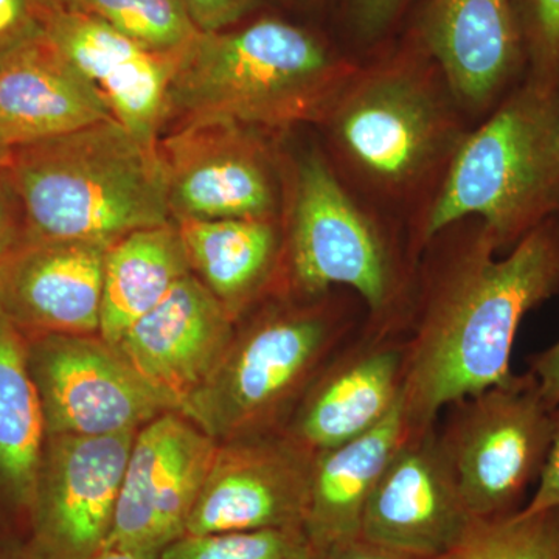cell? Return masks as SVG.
<instances>
[{
  "instance_id": "9c48e42d",
  "label": "cell",
  "mask_w": 559,
  "mask_h": 559,
  "mask_svg": "<svg viewBox=\"0 0 559 559\" xmlns=\"http://www.w3.org/2000/svg\"><path fill=\"white\" fill-rule=\"evenodd\" d=\"M173 221L280 219L285 179L264 131L230 121L173 128L157 145Z\"/></svg>"
},
{
  "instance_id": "5bb4252c",
  "label": "cell",
  "mask_w": 559,
  "mask_h": 559,
  "mask_svg": "<svg viewBox=\"0 0 559 559\" xmlns=\"http://www.w3.org/2000/svg\"><path fill=\"white\" fill-rule=\"evenodd\" d=\"M477 522L437 429L406 430L367 500L359 536L404 554L444 558L465 543Z\"/></svg>"
},
{
  "instance_id": "603a6c76",
  "label": "cell",
  "mask_w": 559,
  "mask_h": 559,
  "mask_svg": "<svg viewBox=\"0 0 559 559\" xmlns=\"http://www.w3.org/2000/svg\"><path fill=\"white\" fill-rule=\"evenodd\" d=\"M404 436L400 401L377 428L314 454L304 527L312 550L359 536L367 500Z\"/></svg>"
},
{
  "instance_id": "7a4b0ae2",
  "label": "cell",
  "mask_w": 559,
  "mask_h": 559,
  "mask_svg": "<svg viewBox=\"0 0 559 559\" xmlns=\"http://www.w3.org/2000/svg\"><path fill=\"white\" fill-rule=\"evenodd\" d=\"M463 114L439 66L409 31L359 64L323 124L347 180L388 204L428 198L429 205L468 134Z\"/></svg>"
},
{
  "instance_id": "e575fe53",
  "label": "cell",
  "mask_w": 559,
  "mask_h": 559,
  "mask_svg": "<svg viewBox=\"0 0 559 559\" xmlns=\"http://www.w3.org/2000/svg\"><path fill=\"white\" fill-rule=\"evenodd\" d=\"M530 373L550 409L559 406V341L530 359Z\"/></svg>"
},
{
  "instance_id": "8fae6325",
  "label": "cell",
  "mask_w": 559,
  "mask_h": 559,
  "mask_svg": "<svg viewBox=\"0 0 559 559\" xmlns=\"http://www.w3.org/2000/svg\"><path fill=\"white\" fill-rule=\"evenodd\" d=\"M135 433L47 436L22 540L28 559H91L105 549Z\"/></svg>"
},
{
  "instance_id": "ac0fdd59",
  "label": "cell",
  "mask_w": 559,
  "mask_h": 559,
  "mask_svg": "<svg viewBox=\"0 0 559 559\" xmlns=\"http://www.w3.org/2000/svg\"><path fill=\"white\" fill-rule=\"evenodd\" d=\"M109 242L22 238L0 263V308L25 334H98Z\"/></svg>"
},
{
  "instance_id": "4316f807",
  "label": "cell",
  "mask_w": 559,
  "mask_h": 559,
  "mask_svg": "<svg viewBox=\"0 0 559 559\" xmlns=\"http://www.w3.org/2000/svg\"><path fill=\"white\" fill-rule=\"evenodd\" d=\"M160 559H312L304 528L186 535L160 551Z\"/></svg>"
},
{
  "instance_id": "836d02e7",
  "label": "cell",
  "mask_w": 559,
  "mask_h": 559,
  "mask_svg": "<svg viewBox=\"0 0 559 559\" xmlns=\"http://www.w3.org/2000/svg\"><path fill=\"white\" fill-rule=\"evenodd\" d=\"M312 559H448V557H417V555L404 554V551L371 543L362 536H356V538L330 544L323 549L312 550Z\"/></svg>"
},
{
  "instance_id": "d4e9b609",
  "label": "cell",
  "mask_w": 559,
  "mask_h": 559,
  "mask_svg": "<svg viewBox=\"0 0 559 559\" xmlns=\"http://www.w3.org/2000/svg\"><path fill=\"white\" fill-rule=\"evenodd\" d=\"M61 7L97 17L162 53H179L200 33L179 0H61Z\"/></svg>"
},
{
  "instance_id": "4fadbf2b",
  "label": "cell",
  "mask_w": 559,
  "mask_h": 559,
  "mask_svg": "<svg viewBox=\"0 0 559 559\" xmlns=\"http://www.w3.org/2000/svg\"><path fill=\"white\" fill-rule=\"evenodd\" d=\"M312 457L285 432L219 443L186 535L304 528Z\"/></svg>"
},
{
  "instance_id": "d6a6232c",
  "label": "cell",
  "mask_w": 559,
  "mask_h": 559,
  "mask_svg": "<svg viewBox=\"0 0 559 559\" xmlns=\"http://www.w3.org/2000/svg\"><path fill=\"white\" fill-rule=\"evenodd\" d=\"M24 216L9 175L0 167V263L24 238Z\"/></svg>"
},
{
  "instance_id": "9a60e30c",
  "label": "cell",
  "mask_w": 559,
  "mask_h": 559,
  "mask_svg": "<svg viewBox=\"0 0 559 559\" xmlns=\"http://www.w3.org/2000/svg\"><path fill=\"white\" fill-rule=\"evenodd\" d=\"M46 35L98 92L114 120L157 156L180 51L151 50L97 17L62 7L51 11Z\"/></svg>"
},
{
  "instance_id": "83f0119b",
  "label": "cell",
  "mask_w": 559,
  "mask_h": 559,
  "mask_svg": "<svg viewBox=\"0 0 559 559\" xmlns=\"http://www.w3.org/2000/svg\"><path fill=\"white\" fill-rule=\"evenodd\" d=\"M525 76L559 83V0H511Z\"/></svg>"
},
{
  "instance_id": "4dcf8cb0",
  "label": "cell",
  "mask_w": 559,
  "mask_h": 559,
  "mask_svg": "<svg viewBox=\"0 0 559 559\" xmlns=\"http://www.w3.org/2000/svg\"><path fill=\"white\" fill-rule=\"evenodd\" d=\"M194 27L202 33L227 31L240 24L260 0H179Z\"/></svg>"
},
{
  "instance_id": "8992f818",
  "label": "cell",
  "mask_w": 559,
  "mask_h": 559,
  "mask_svg": "<svg viewBox=\"0 0 559 559\" xmlns=\"http://www.w3.org/2000/svg\"><path fill=\"white\" fill-rule=\"evenodd\" d=\"M24 238L116 242L171 223L159 157L116 120L11 148Z\"/></svg>"
},
{
  "instance_id": "6da1fadb",
  "label": "cell",
  "mask_w": 559,
  "mask_h": 559,
  "mask_svg": "<svg viewBox=\"0 0 559 559\" xmlns=\"http://www.w3.org/2000/svg\"><path fill=\"white\" fill-rule=\"evenodd\" d=\"M499 255L476 219L454 224L423 249L404 331L407 432L436 428L441 411L513 380L522 320L559 294V218Z\"/></svg>"
},
{
  "instance_id": "ffe728a7",
  "label": "cell",
  "mask_w": 559,
  "mask_h": 559,
  "mask_svg": "<svg viewBox=\"0 0 559 559\" xmlns=\"http://www.w3.org/2000/svg\"><path fill=\"white\" fill-rule=\"evenodd\" d=\"M112 119L98 92L47 35L0 61V135L10 150Z\"/></svg>"
},
{
  "instance_id": "74e56055",
  "label": "cell",
  "mask_w": 559,
  "mask_h": 559,
  "mask_svg": "<svg viewBox=\"0 0 559 559\" xmlns=\"http://www.w3.org/2000/svg\"><path fill=\"white\" fill-rule=\"evenodd\" d=\"M10 148L9 145H7L5 142H3L2 135H0V167H3L5 165L7 159H9L10 156Z\"/></svg>"
},
{
  "instance_id": "cb8c5ba5",
  "label": "cell",
  "mask_w": 559,
  "mask_h": 559,
  "mask_svg": "<svg viewBox=\"0 0 559 559\" xmlns=\"http://www.w3.org/2000/svg\"><path fill=\"white\" fill-rule=\"evenodd\" d=\"M191 274L175 221L124 235L106 253L98 336L116 347L180 278Z\"/></svg>"
},
{
  "instance_id": "e0dca14e",
  "label": "cell",
  "mask_w": 559,
  "mask_h": 559,
  "mask_svg": "<svg viewBox=\"0 0 559 559\" xmlns=\"http://www.w3.org/2000/svg\"><path fill=\"white\" fill-rule=\"evenodd\" d=\"M404 334L364 329L316 378L283 432L311 454L358 439L399 406Z\"/></svg>"
},
{
  "instance_id": "8d00e7d4",
  "label": "cell",
  "mask_w": 559,
  "mask_h": 559,
  "mask_svg": "<svg viewBox=\"0 0 559 559\" xmlns=\"http://www.w3.org/2000/svg\"><path fill=\"white\" fill-rule=\"evenodd\" d=\"M0 559H28L22 540L0 538Z\"/></svg>"
},
{
  "instance_id": "3957f363",
  "label": "cell",
  "mask_w": 559,
  "mask_h": 559,
  "mask_svg": "<svg viewBox=\"0 0 559 559\" xmlns=\"http://www.w3.org/2000/svg\"><path fill=\"white\" fill-rule=\"evenodd\" d=\"M358 68L318 32L280 17L200 32L178 55L167 124L272 132L323 123Z\"/></svg>"
},
{
  "instance_id": "2e32d148",
  "label": "cell",
  "mask_w": 559,
  "mask_h": 559,
  "mask_svg": "<svg viewBox=\"0 0 559 559\" xmlns=\"http://www.w3.org/2000/svg\"><path fill=\"white\" fill-rule=\"evenodd\" d=\"M411 32L463 112H491L525 76L511 0H426Z\"/></svg>"
},
{
  "instance_id": "44dd1931",
  "label": "cell",
  "mask_w": 559,
  "mask_h": 559,
  "mask_svg": "<svg viewBox=\"0 0 559 559\" xmlns=\"http://www.w3.org/2000/svg\"><path fill=\"white\" fill-rule=\"evenodd\" d=\"M46 439L24 333L0 308V538H25Z\"/></svg>"
},
{
  "instance_id": "277c9868",
  "label": "cell",
  "mask_w": 559,
  "mask_h": 559,
  "mask_svg": "<svg viewBox=\"0 0 559 559\" xmlns=\"http://www.w3.org/2000/svg\"><path fill=\"white\" fill-rule=\"evenodd\" d=\"M471 218L484 224L500 255L559 218V83L524 76L466 134L412 245L421 257L437 235Z\"/></svg>"
},
{
  "instance_id": "1f68e13d",
  "label": "cell",
  "mask_w": 559,
  "mask_h": 559,
  "mask_svg": "<svg viewBox=\"0 0 559 559\" xmlns=\"http://www.w3.org/2000/svg\"><path fill=\"white\" fill-rule=\"evenodd\" d=\"M559 509V406L551 409V440L546 463L538 479V488L522 513Z\"/></svg>"
},
{
  "instance_id": "d590c367",
  "label": "cell",
  "mask_w": 559,
  "mask_h": 559,
  "mask_svg": "<svg viewBox=\"0 0 559 559\" xmlns=\"http://www.w3.org/2000/svg\"><path fill=\"white\" fill-rule=\"evenodd\" d=\"M91 559H160V555L148 554V551H138L119 549V547H105Z\"/></svg>"
},
{
  "instance_id": "7c38bea8",
  "label": "cell",
  "mask_w": 559,
  "mask_h": 559,
  "mask_svg": "<svg viewBox=\"0 0 559 559\" xmlns=\"http://www.w3.org/2000/svg\"><path fill=\"white\" fill-rule=\"evenodd\" d=\"M218 444L180 412L139 429L105 547L160 555L182 538Z\"/></svg>"
},
{
  "instance_id": "f546056e",
  "label": "cell",
  "mask_w": 559,
  "mask_h": 559,
  "mask_svg": "<svg viewBox=\"0 0 559 559\" xmlns=\"http://www.w3.org/2000/svg\"><path fill=\"white\" fill-rule=\"evenodd\" d=\"M61 0H0V61L46 35L51 11Z\"/></svg>"
},
{
  "instance_id": "5b68a950",
  "label": "cell",
  "mask_w": 559,
  "mask_h": 559,
  "mask_svg": "<svg viewBox=\"0 0 559 559\" xmlns=\"http://www.w3.org/2000/svg\"><path fill=\"white\" fill-rule=\"evenodd\" d=\"M282 224L280 271H286L293 296L311 299L337 286L352 289L369 312L366 329L404 334L421 257L401 248L320 151L294 159Z\"/></svg>"
},
{
  "instance_id": "52a82bcc",
  "label": "cell",
  "mask_w": 559,
  "mask_h": 559,
  "mask_svg": "<svg viewBox=\"0 0 559 559\" xmlns=\"http://www.w3.org/2000/svg\"><path fill=\"white\" fill-rule=\"evenodd\" d=\"M277 304L235 333L226 356L180 414L224 441L283 432L316 378L352 336L355 316L330 304Z\"/></svg>"
},
{
  "instance_id": "ba28073f",
  "label": "cell",
  "mask_w": 559,
  "mask_h": 559,
  "mask_svg": "<svg viewBox=\"0 0 559 559\" xmlns=\"http://www.w3.org/2000/svg\"><path fill=\"white\" fill-rule=\"evenodd\" d=\"M441 450L474 520L518 513L538 481L551 440V409L530 371L452 404Z\"/></svg>"
},
{
  "instance_id": "484cf974",
  "label": "cell",
  "mask_w": 559,
  "mask_h": 559,
  "mask_svg": "<svg viewBox=\"0 0 559 559\" xmlns=\"http://www.w3.org/2000/svg\"><path fill=\"white\" fill-rule=\"evenodd\" d=\"M448 559H559V509L479 521Z\"/></svg>"
},
{
  "instance_id": "30bf717a",
  "label": "cell",
  "mask_w": 559,
  "mask_h": 559,
  "mask_svg": "<svg viewBox=\"0 0 559 559\" xmlns=\"http://www.w3.org/2000/svg\"><path fill=\"white\" fill-rule=\"evenodd\" d=\"M25 349L47 436L138 432L178 412L98 334H28Z\"/></svg>"
},
{
  "instance_id": "d6986e66",
  "label": "cell",
  "mask_w": 559,
  "mask_h": 559,
  "mask_svg": "<svg viewBox=\"0 0 559 559\" xmlns=\"http://www.w3.org/2000/svg\"><path fill=\"white\" fill-rule=\"evenodd\" d=\"M235 323L221 301L189 274L116 347L182 412L226 356L237 333Z\"/></svg>"
},
{
  "instance_id": "7402d4cb",
  "label": "cell",
  "mask_w": 559,
  "mask_h": 559,
  "mask_svg": "<svg viewBox=\"0 0 559 559\" xmlns=\"http://www.w3.org/2000/svg\"><path fill=\"white\" fill-rule=\"evenodd\" d=\"M191 274L237 322L271 289L283 252L280 219H182Z\"/></svg>"
},
{
  "instance_id": "f1b7e54d",
  "label": "cell",
  "mask_w": 559,
  "mask_h": 559,
  "mask_svg": "<svg viewBox=\"0 0 559 559\" xmlns=\"http://www.w3.org/2000/svg\"><path fill=\"white\" fill-rule=\"evenodd\" d=\"M411 0H344L349 39L362 49L381 46L395 31Z\"/></svg>"
}]
</instances>
